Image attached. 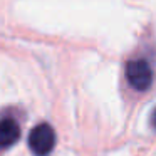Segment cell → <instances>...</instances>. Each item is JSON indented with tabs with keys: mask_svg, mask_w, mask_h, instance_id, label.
I'll list each match as a JSON object with an SVG mask.
<instances>
[{
	"mask_svg": "<svg viewBox=\"0 0 156 156\" xmlns=\"http://www.w3.org/2000/svg\"><path fill=\"white\" fill-rule=\"evenodd\" d=\"M55 146V131L51 124L42 122L29 133V148L35 156H47Z\"/></svg>",
	"mask_w": 156,
	"mask_h": 156,
	"instance_id": "obj_1",
	"label": "cell"
},
{
	"mask_svg": "<svg viewBox=\"0 0 156 156\" xmlns=\"http://www.w3.org/2000/svg\"><path fill=\"white\" fill-rule=\"evenodd\" d=\"M151 126H153V128L156 129V109H154V111L151 112Z\"/></svg>",
	"mask_w": 156,
	"mask_h": 156,
	"instance_id": "obj_4",
	"label": "cell"
},
{
	"mask_svg": "<svg viewBox=\"0 0 156 156\" xmlns=\"http://www.w3.org/2000/svg\"><path fill=\"white\" fill-rule=\"evenodd\" d=\"M20 138V126L12 118L0 119V149L10 148Z\"/></svg>",
	"mask_w": 156,
	"mask_h": 156,
	"instance_id": "obj_3",
	"label": "cell"
},
{
	"mask_svg": "<svg viewBox=\"0 0 156 156\" xmlns=\"http://www.w3.org/2000/svg\"><path fill=\"white\" fill-rule=\"evenodd\" d=\"M126 79L136 91H148L153 84V71L148 61L133 59L126 64Z\"/></svg>",
	"mask_w": 156,
	"mask_h": 156,
	"instance_id": "obj_2",
	"label": "cell"
}]
</instances>
